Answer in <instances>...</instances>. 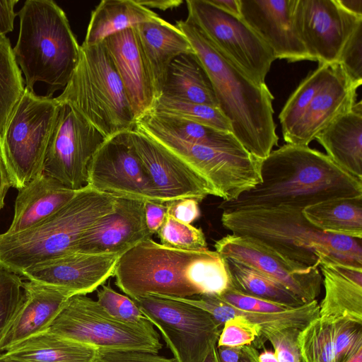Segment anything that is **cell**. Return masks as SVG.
I'll use <instances>...</instances> for the list:
<instances>
[{"label":"cell","instance_id":"cell-23","mask_svg":"<svg viewBox=\"0 0 362 362\" xmlns=\"http://www.w3.org/2000/svg\"><path fill=\"white\" fill-rule=\"evenodd\" d=\"M325 289L319 318L362 323V267L322 258L318 266Z\"/></svg>","mask_w":362,"mask_h":362},{"label":"cell","instance_id":"cell-59","mask_svg":"<svg viewBox=\"0 0 362 362\" xmlns=\"http://www.w3.org/2000/svg\"><path fill=\"white\" fill-rule=\"evenodd\" d=\"M0 362H16V361L8 358L4 352V353H1L0 354Z\"/></svg>","mask_w":362,"mask_h":362},{"label":"cell","instance_id":"cell-60","mask_svg":"<svg viewBox=\"0 0 362 362\" xmlns=\"http://www.w3.org/2000/svg\"><path fill=\"white\" fill-rule=\"evenodd\" d=\"M221 362V361H220Z\"/></svg>","mask_w":362,"mask_h":362},{"label":"cell","instance_id":"cell-48","mask_svg":"<svg viewBox=\"0 0 362 362\" xmlns=\"http://www.w3.org/2000/svg\"><path fill=\"white\" fill-rule=\"evenodd\" d=\"M144 211L147 228L153 235L158 232L165 221L167 206L165 203L144 201Z\"/></svg>","mask_w":362,"mask_h":362},{"label":"cell","instance_id":"cell-15","mask_svg":"<svg viewBox=\"0 0 362 362\" xmlns=\"http://www.w3.org/2000/svg\"><path fill=\"white\" fill-rule=\"evenodd\" d=\"M296 30L310 61L338 63L341 51L362 18L344 10L337 0H296Z\"/></svg>","mask_w":362,"mask_h":362},{"label":"cell","instance_id":"cell-50","mask_svg":"<svg viewBox=\"0 0 362 362\" xmlns=\"http://www.w3.org/2000/svg\"><path fill=\"white\" fill-rule=\"evenodd\" d=\"M136 1L148 9L157 8L162 11L177 8L183 3L181 0H136Z\"/></svg>","mask_w":362,"mask_h":362},{"label":"cell","instance_id":"cell-4","mask_svg":"<svg viewBox=\"0 0 362 362\" xmlns=\"http://www.w3.org/2000/svg\"><path fill=\"white\" fill-rule=\"evenodd\" d=\"M187 37L212 84L218 108L232 133L251 155L265 158L278 145L272 103L266 83L258 84L206 38L188 19L175 25Z\"/></svg>","mask_w":362,"mask_h":362},{"label":"cell","instance_id":"cell-30","mask_svg":"<svg viewBox=\"0 0 362 362\" xmlns=\"http://www.w3.org/2000/svg\"><path fill=\"white\" fill-rule=\"evenodd\" d=\"M158 16L136 0L101 1L91 12L83 44H100L110 35L152 21Z\"/></svg>","mask_w":362,"mask_h":362},{"label":"cell","instance_id":"cell-42","mask_svg":"<svg viewBox=\"0 0 362 362\" xmlns=\"http://www.w3.org/2000/svg\"><path fill=\"white\" fill-rule=\"evenodd\" d=\"M264 342L257 326L242 318L233 317L223 324L216 346L242 347L252 345L259 349L264 347Z\"/></svg>","mask_w":362,"mask_h":362},{"label":"cell","instance_id":"cell-2","mask_svg":"<svg viewBox=\"0 0 362 362\" xmlns=\"http://www.w3.org/2000/svg\"><path fill=\"white\" fill-rule=\"evenodd\" d=\"M115 285L132 299L146 296H220L233 288L226 259L208 248L182 250L144 240L119 256Z\"/></svg>","mask_w":362,"mask_h":362},{"label":"cell","instance_id":"cell-27","mask_svg":"<svg viewBox=\"0 0 362 362\" xmlns=\"http://www.w3.org/2000/svg\"><path fill=\"white\" fill-rule=\"evenodd\" d=\"M78 190L71 189L42 173L18 190L13 218L6 232L18 233L44 221L68 203Z\"/></svg>","mask_w":362,"mask_h":362},{"label":"cell","instance_id":"cell-3","mask_svg":"<svg viewBox=\"0 0 362 362\" xmlns=\"http://www.w3.org/2000/svg\"><path fill=\"white\" fill-rule=\"evenodd\" d=\"M301 209L261 208L223 210V226L252 240L296 272H307L326 257L362 267V239L325 233Z\"/></svg>","mask_w":362,"mask_h":362},{"label":"cell","instance_id":"cell-34","mask_svg":"<svg viewBox=\"0 0 362 362\" xmlns=\"http://www.w3.org/2000/svg\"><path fill=\"white\" fill-rule=\"evenodd\" d=\"M225 259L235 289L247 295L291 308H297L305 304L298 297L276 281L250 267L230 259Z\"/></svg>","mask_w":362,"mask_h":362},{"label":"cell","instance_id":"cell-57","mask_svg":"<svg viewBox=\"0 0 362 362\" xmlns=\"http://www.w3.org/2000/svg\"><path fill=\"white\" fill-rule=\"evenodd\" d=\"M203 362H220L216 346L211 349Z\"/></svg>","mask_w":362,"mask_h":362},{"label":"cell","instance_id":"cell-51","mask_svg":"<svg viewBox=\"0 0 362 362\" xmlns=\"http://www.w3.org/2000/svg\"><path fill=\"white\" fill-rule=\"evenodd\" d=\"M219 9L237 17H241L240 0H209Z\"/></svg>","mask_w":362,"mask_h":362},{"label":"cell","instance_id":"cell-31","mask_svg":"<svg viewBox=\"0 0 362 362\" xmlns=\"http://www.w3.org/2000/svg\"><path fill=\"white\" fill-rule=\"evenodd\" d=\"M162 95L218 107L211 81L195 53L180 55L172 62Z\"/></svg>","mask_w":362,"mask_h":362},{"label":"cell","instance_id":"cell-40","mask_svg":"<svg viewBox=\"0 0 362 362\" xmlns=\"http://www.w3.org/2000/svg\"><path fill=\"white\" fill-rule=\"evenodd\" d=\"M157 233L160 244L170 248L182 250H202L207 248L206 238L202 229L178 221L168 214Z\"/></svg>","mask_w":362,"mask_h":362},{"label":"cell","instance_id":"cell-1","mask_svg":"<svg viewBox=\"0 0 362 362\" xmlns=\"http://www.w3.org/2000/svg\"><path fill=\"white\" fill-rule=\"evenodd\" d=\"M262 182L223 210L261 208L301 209L332 199L362 196V180L308 146L286 144L261 160Z\"/></svg>","mask_w":362,"mask_h":362},{"label":"cell","instance_id":"cell-16","mask_svg":"<svg viewBox=\"0 0 362 362\" xmlns=\"http://www.w3.org/2000/svg\"><path fill=\"white\" fill-rule=\"evenodd\" d=\"M126 135L161 202L184 198L200 202L212 195L211 189L199 175L151 139L134 129Z\"/></svg>","mask_w":362,"mask_h":362},{"label":"cell","instance_id":"cell-32","mask_svg":"<svg viewBox=\"0 0 362 362\" xmlns=\"http://www.w3.org/2000/svg\"><path fill=\"white\" fill-rule=\"evenodd\" d=\"M313 226L325 233L362 239V196L323 202L302 211Z\"/></svg>","mask_w":362,"mask_h":362},{"label":"cell","instance_id":"cell-56","mask_svg":"<svg viewBox=\"0 0 362 362\" xmlns=\"http://www.w3.org/2000/svg\"><path fill=\"white\" fill-rule=\"evenodd\" d=\"M259 354V362H279L274 351L264 347Z\"/></svg>","mask_w":362,"mask_h":362},{"label":"cell","instance_id":"cell-20","mask_svg":"<svg viewBox=\"0 0 362 362\" xmlns=\"http://www.w3.org/2000/svg\"><path fill=\"white\" fill-rule=\"evenodd\" d=\"M296 0H240L241 18L270 47L275 59L310 60L296 30Z\"/></svg>","mask_w":362,"mask_h":362},{"label":"cell","instance_id":"cell-37","mask_svg":"<svg viewBox=\"0 0 362 362\" xmlns=\"http://www.w3.org/2000/svg\"><path fill=\"white\" fill-rule=\"evenodd\" d=\"M150 114L185 119L232 132L230 122L218 107L161 95Z\"/></svg>","mask_w":362,"mask_h":362},{"label":"cell","instance_id":"cell-24","mask_svg":"<svg viewBox=\"0 0 362 362\" xmlns=\"http://www.w3.org/2000/svg\"><path fill=\"white\" fill-rule=\"evenodd\" d=\"M23 300L1 341V351L47 331L73 296L67 291L29 280L23 282Z\"/></svg>","mask_w":362,"mask_h":362},{"label":"cell","instance_id":"cell-52","mask_svg":"<svg viewBox=\"0 0 362 362\" xmlns=\"http://www.w3.org/2000/svg\"><path fill=\"white\" fill-rule=\"evenodd\" d=\"M11 187L9 177L0 156V211L4 206L5 198Z\"/></svg>","mask_w":362,"mask_h":362},{"label":"cell","instance_id":"cell-54","mask_svg":"<svg viewBox=\"0 0 362 362\" xmlns=\"http://www.w3.org/2000/svg\"><path fill=\"white\" fill-rule=\"evenodd\" d=\"M347 12L362 18V0H337Z\"/></svg>","mask_w":362,"mask_h":362},{"label":"cell","instance_id":"cell-33","mask_svg":"<svg viewBox=\"0 0 362 362\" xmlns=\"http://www.w3.org/2000/svg\"><path fill=\"white\" fill-rule=\"evenodd\" d=\"M138 121L188 143L232 151H246L230 132L153 114H149Z\"/></svg>","mask_w":362,"mask_h":362},{"label":"cell","instance_id":"cell-35","mask_svg":"<svg viewBox=\"0 0 362 362\" xmlns=\"http://www.w3.org/2000/svg\"><path fill=\"white\" fill-rule=\"evenodd\" d=\"M332 64H319L318 67L300 83L287 100L279 116L284 140L296 128L312 99L325 83Z\"/></svg>","mask_w":362,"mask_h":362},{"label":"cell","instance_id":"cell-29","mask_svg":"<svg viewBox=\"0 0 362 362\" xmlns=\"http://www.w3.org/2000/svg\"><path fill=\"white\" fill-rule=\"evenodd\" d=\"M98 351L45 331L23 340L5 354L16 362H98Z\"/></svg>","mask_w":362,"mask_h":362},{"label":"cell","instance_id":"cell-13","mask_svg":"<svg viewBox=\"0 0 362 362\" xmlns=\"http://www.w3.org/2000/svg\"><path fill=\"white\" fill-rule=\"evenodd\" d=\"M57 103L42 173L78 190L86 185L88 164L105 138L70 105Z\"/></svg>","mask_w":362,"mask_h":362},{"label":"cell","instance_id":"cell-55","mask_svg":"<svg viewBox=\"0 0 362 362\" xmlns=\"http://www.w3.org/2000/svg\"><path fill=\"white\" fill-rule=\"evenodd\" d=\"M259 354L258 349L252 345L242 346L238 362H259Z\"/></svg>","mask_w":362,"mask_h":362},{"label":"cell","instance_id":"cell-9","mask_svg":"<svg viewBox=\"0 0 362 362\" xmlns=\"http://www.w3.org/2000/svg\"><path fill=\"white\" fill-rule=\"evenodd\" d=\"M47 331L97 349L158 354L163 348L154 328L118 320L86 295L70 297Z\"/></svg>","mask_w":362,"mask_h":362},{"label":"cell","instance_id":"cell-58","mask_svg":"<svg viewBox=\"0 0 362 362\" xmlns=\"http://www.w3.org/2000/svg\"><path fill=\"white\" fill-rule=\"evenodd\" d=\"M348 362H362V349L358 351Z\"/></svg>","mask_w":362,"mask_h":362},{"label":"cell","instance_id":"cell-53","mask_svg":"<svg viewBox=\"0 0 362 362\" xmlns=\"http://www.w3.org/2000/svg\"><path fill=\"white\" fill-rule=\"evenodd\" d=\"M216 347L221 362H238L241 347Z\"/></svg>","mask_w":362,"mask_h":362},{"label":"cell","instance_id":"cell-44","mask_svg":"<svg viewBox=\"0 0 362 362\" xmlns=\"http://www.w3.org/2000/svg\"><path fill=\"white\" fill-rule=\"evenodd\" d=\"M216 296L221 300L236 308L248 312L274 313L285 312L294 308L286 305L243 293L234 288H231L221 295Z\"/></svg>","mask_w":362,"mask_h":362},{"label":"cell","instance_id":"cell-12","mask_svg":"<svg viewBox=\"0 0 362 362\" xmlns=\"http://www.w3.org/2000/svg\"><path fill=\"white\" fill-rule=\"evenodd\" d=\"M186 4L187 19L210 43L255 82L264 84L276 59L270 47L245 21L219 9L209 0H187Z\"/></svg>","mask_w":362,"mask_h":362},{"label":"cell","instance_id":"cell-21","mask_svg":"<svg viewBox=\"0 0 362 362\" xmlns=\"http://www.w3.org/2000/svg\"><path fill=\"white\" fill-rule=\"evenodd\" d=\"M102 43L122 82L136 122L153 111L157 98L134 28L110 35Z\"/></svg>","mask_w":362,"mask_h":362},{"label":"cell","instance_id":"cell-39","mask_svg":"<svg viewBox=\"0 0 362 362\" xmlns=\"http://www.w3.org/2000/svg\"><path fill=\"white\" fill-rule=\"evenodd\" d=\"M97 301L109 315L118 320L148 329L154 328L132 298L117 292L110 285H102L97 292Z\"/></svg>","mask_w":362,"mask_h":362},{"label":"cell","instance_id":"cell-36","mask_svg":"<svg viewBox=\"0 0 362 362\" xmlns=\"http://www.w3.org/2000/svg\"><path fill=\"white\" fill-rule=\"evenodd\" d=\"M337 325L319 317L300 330L298 343L303 362H336Z\"/></svg>","mask_w":362,"mask_h":362},{"label":"cell","instance_id":"cell-7","mask_svg":"<svg viewBox=\"0 0 362 362\" xmlns=\"http://www.w3.org/2000/svg\"><path fill=\"white\" fill-rule=\"evenodd\" d=\"M55 99L73 107L105 139L135 127L122 82L102 42L81 45L77 66Z\"/></svg>","mask_w":362,"mask_h":362},{"label":"cell","instance_id":"cell-46","mask_svg":"<svg viewBox=\"0 0 362 362\" xmlns=\"http://www.w3.org/2000/svg\"><path fill=\"white\" fill-rule=\"evenodd\" d=\"M98 362H176L158 354L98 349Z\"/></svg>","mask_w":362,"mask_h":362},{"label":"cell","instance_id":"cell-18","mask_svg":"<svg viewBox=\"0 0 362 362\" xmlns=\"http://www.w3.org/2000/svg\"><path fill=\"white\" fill-rule=\"evenodd\" d=\"M214 247L223 257L250 267L280 283L304 303L316 300L320 295L322 275L319 268L296 272L252 240L234 234L216 241Z\"/></svg>","mask_w":362,"mask_h":362},{"label":"cell","instance_id":"cell-41","mask_svg":"<svg viewBox=\"0 0 362 362\" xmlns=\"http://www.w3.org/2000/svg\"><path fill=\"white\" fill-rule=\"evenodd\" d=\"M23 286L20 275L0 267V346L21 305Z\"/></svg>","mask_w":362,"mask_h":362},{"label":"cell","instance_id":"cell-25","mask_svg":"<svg viewBox=\"0 0 362 362\" xmlns=\"http://www.w3.org/2000/svg\"><path fill=\"white\" fill-rule=\"evenodd\" d=\"M134 28L158 100L163 94L172 62L180 55L194 52L184 33L160 16Z\"/></svg>","mask_w":362,"mask_h":362},{"label":"cell","instance_id":"cell-6","mask_svg":"<svg viewBox=\"0 0 362 362\" xmlns=\"http://www.w3.org/2000/svg\"><path fill=\"white\" fill-rule=\"evenodd\" d=\"M116 199L86 185L44 221L18 233H0V267L20 275L35 264L76 252L83 234L113 211Z\"/></svg>","mask_w":362,"mask_h":362},{"label":"cell","instance_id":"cell-10","mask_svg":"<svg viewBox=\"0 0 362 362\" xmlns=\"http://www.w3.org/2000/svg\"><path fill=\"white\" fill-rule=\"evenodd\" d=\"M134 129L181 160L223 202L237 199L262 182L261 160L248 151H232L186 142L140 121Z\"/></svg>","mask_w":362,"mask_h":362},{"label":"cell","instance_id":"cell-49","mask_svg":"<svg viewBox=\"0 0 362 362\" xmlns=\"http://www.w3.org/2000/svg\"><path fill=\"white\" fill-rule=\"evenodd\" d=\"M18 0L0 1V39L13 30L14 20L17 13L14 7Z\"/></svg>","mask_w":362,"mask_h":362},{"label":"cell","instance_id":"cell-5","mask_svg":"<svg viewBox=\"0 0 362 362\" xmlns=\"http://www.w3.org/2000/svg\"><path fill=\"white\" fill-rule=\"evenodd\" d=\"M20 29L13 48L25 88L48 85L47 97L64 90L78 62L80 47L64 11L52 0H26L17 13Z\"/></svg>","mask_w":362,"mask_h":362},{"label":"cell","instance_id":"cell-28","mask_svg":"<svg viewBox=\"0 0 362 362\" xmlns=\"http://www.w3.org/2000/svg\"><path fill=\"white\" fill-rule=\"evenodd\" d=\"M341 169L362 180V102L356 103L315 136Z\"/></svg>","mask_w":362,"mask_h":362},{"label":"cell","instance_id":"cell-8","mask_svg":"<svg viewBox=\"0 0 362 362\" xmlns=\"http://www.w3.org/2000/svg\"><path fill=\"white\" fill-rule=\"evenodd\" d=\"M58 103L25 88L0 132V156L18 190L42 173Z\"/></svg>","mask_w":362,"mask_h":362},{"label":"cell","instance_id":"cell-38","mask_svg":"<svg viewBox=\"0 0 362 362\" xmlns=\"http://www.w3.org/2000/svg\"><path fill=\"white\" fill-rule=\"evenodd\" d=\"M25 85L9 39H0V132L21 98Z\"/></svg>","mask_w":362,"mask_h":362},{"label":"cell","instance_id":"cell-17","mask_svg":"<svg viewBox=\"0 0 362 362\" xmlns=\"http://www.w3.org/2000/svg\"><path fill=\"white\" fill-rule=\"evenodd\" d=\"M119 256L71 252L35 264L23 270L20 276L67 291L73 296L86 295L113 276Z\"/></svg>","mask_w":362,"mask_h":362},{"label":"cell","instance_id":"cell-22","mask_svg":"<svg viewBox=\"0 0 362 362\" xmlns=\"http://www.w3.org/2000/svg\"><path fill=\"white\" fill-rule=\"evenodd\" d=\"M357 89L341 66L333 64L325 83L284 141L289 144L308 146L317 134L353 107L356 103Z\"/></svg>","mask_w":362,"mask_h":362},{"label":"cell","instance_id":"cell-26","mask_svg":"<svg viewBox=\"0 0 362 362\" xmlns=\"http://www.w3.org/2000/svg\"><path fill=\"white\" fill-rule=\"evenodd\" d=\"M173 298L205 310L223 326L231 318H242L257 326L260 331L261 338L265 341L266 337L272 332L286 328L303 329L310 322L319 317V303L317 300L285 312L261 313L240 310L221 300L216 296Z\"/></svg>","mask_w":362,"mask_h":362},{"label":"cell","instance_id":"cell-47","mask_svg":"<svg viewBox=\"0 0 362 362\" xmlns=\"http://www.w3.org/2000/svg\"><path fill=\"white\" fill-rule=\"evenodd\" d=\"M167 214L178 221L190 224L200 216L199 201L184 198L165 202Z\"/></svg>","mask_w":362,"mask_h":362},{"label":"cell","instance_id":"cell-43","mask_svg":"<svg viewBox=\"0 0 362 362\" xmlns=\"http://www.w3.org/2000/svg\"><path fill=\"white\" fill-rule=\"evenodd\" d=\"M338 63L357 88L362 83V23L345 44Z\"/></svg>","mask_w":362,"mask_h":362},{"label":"cell","instance_id":"cell-14","mask_svg":"<svg viewBox=\"0 0 362 362\" xmlns=\"http://www.w3.org/2000/svg\"><path fill=\"white\" fill-rule=\"evenodd\" d=\"M86 186L115 197L161 202L126 133L105 139L95 151Z\"/></svg>","mask_w":362,"mask_h":362},{"label":"cell","instance_id":"cell-11","mask_svg":"<svg viewBox=\"0 0 362 362\" xmlns=\"http://www.w3.org/2000/svg\"><path fill=\"white\" fill-rule=\"evenodd\" d=\"M133 300L160 332L176 362H203L217 345L223 325L205 310L168 296Z\"/></svg>","mask_w":362,"mask_h":362},{"label":"cell","instance_id":"cell-45","mask_svg":"<svg viewBox=\"0 0 362 362\" xmlns=\"http://www.w3.org/2000/svg\"><path fill=\"white\" fill-rule=\"evenodd\" d=\"M301 329L286 328L266 337L273 346L279 362H303L299 350L298 337Z\"/></svg>","mask_w":362,"mask_h":362},{"label":"cell","instance_id":"cell-19","mask_svg":"<svg viewBox=\"0 0 362 362\" xmlns=\"http://www.w3.org/2000/svg\"><path fill=\"white\" fill-rule=\"evenodd\" d=\"M151 237L146 223L144 201L117 197L113 211L83 234L76 252L122 255Z\"/></svg>","mask_w":362,"mask_h":362}]
</instances>
